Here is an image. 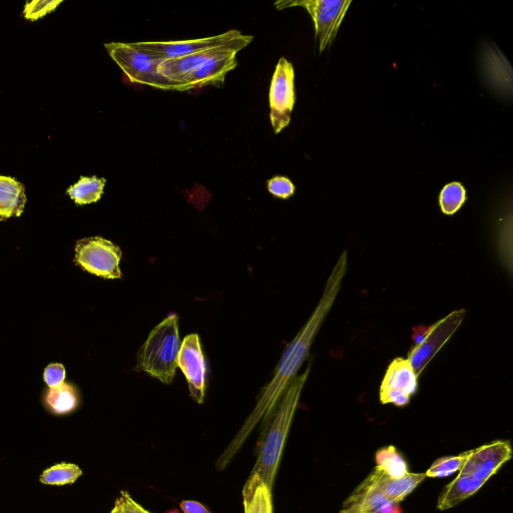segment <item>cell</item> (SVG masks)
I'll return each mask as SVG.
<instances>
[{
    "label": "cell",
    "mask_w": 513,
    "mask_h": 513,
    "mask_svg": "<svg viewBox=\"0 0 513 513\" xmlns=\"http://www.w3.org/2000/svg\"><path fill=\"white\" fill-rule=\"evenodd\" d=\"M482 66L491 88L502 96L511 97L512 70L504 56L498 50L489 47L483 54Z\"/></svg>",
    "instance_id": "16"
},
{
    "label": "cell",
    "mask_w": 513,
    "mask_h": 513,
    "mask_svg": "<svg viewBox=\"0 0 513 513\" xmlns=\"http://www.w3.org/2000/svg\"><path fill=\"white\" fill-rule=\"evenodd\" d=\"M347 268L348 254L345 251L333 268L323 295L313 314L294 340L287 346L272 380L261 391L257 406L247 420L242 432H249L262 417L266 419L274 410L292 381L298 376L297 373L308 358L317 333L336 301Z\"/></svg>",
    "instance_id": "1"
},
{
    "label": "cell",
    "mask_w": 513,
    "mask_h": 513,
    "mask_svg": "<svg viewBox=\"0 0 513 513\" xmlns=\"http://www.w3.org/2000/svg\"><path fill=\"white\" fill-rule=\"evenodd\" d=\"M106 183V179L103 178L81 177L80 181L68 190V194L80 206L97 203L104 195Z\"/></svg>",
    "instance_id": "22"
},
{
    "label": "cell",
    "mask_w": 513,
    "mask_h": 513,
    "mask_svg": "<svg viewBox=\"0 0 513 513\" xmlns=\"http://www.w3.org/2000/svg\"><path fill=\"white\" fill-rule=\"evenodd\" d=\"M62 4L63 0H54V2H49V0H34V2L28 3L25 6L24 16L28 21L36 22L56 11Z\"/></svg>",
    "instance_id": "27"
},
{
    "label": "cell",
    "mask_w": 513,
    "mask_h": 513,
    "mask_svg": "<svg viewBox=\"0 0 513 513\" xmlns=\"http://www.w3.org/2000/svg\"><path fill=\"white\" fill-rule=\"evenodd\" d=\"M27 204L26 189L12 177L0 176V220L20 217Z\"/></svg>",
    "instance_id": "18"
},
{
    "label": "cell",
    "mask_w": 513,
    "mask_h": 513,
    "mask_svg": "<svg viewBox=\"0 0 513 513\" xmlns=\"http://www.w3.org/2000/svg\"><path fill=\"white\" fill-rule=\"evenodd\" d=\"M465 314L464 309L455 310L431 326L413 328L414 346L407 359L418 376L460 327Z\"/></svg>",
    "instance_id": "5"
},
{
    "label": "cell",
    "mask_w": 513,
    "mask_h": 513,
    "mask_svg": "<svg viewBox=\"0 0 513 513\" xmlns=\"http://www.w3.org/2000/svg\"><path fill=\"white\" fill-rule=\"evenodd\" d=\"M44 401L48 410L53 414L67 415L79 407L80 396L75 386L63 383L57 387L49 388Z\"/></svg>",
    "instance_id": "21"
},
{
    "label": "cell",
    "mask_w": 513,
    "mask_h": 513,
    "mask_svg": "<svg viewBox=\"0 0 513 513\" xmlns=\"http://www.w3.org/2000/svg\"><path fill=\"white\" fill-rule=\"evenodd\" d=\"M237 54L230 52L219 55L193 71L181 82L185 90L224 84L226 76L238 65Z\"/></svg>",
    "instance_id": "15"
},
{
    "label": "cell",
    "mask_w": 513,
    "mask_h": 513,
    "mask_svg": "<svg viewBox=\"0 0 513 513\" xmlns=\"http://www.w3.org/2000/svg\"><path fill=\"white\" fill-rule=\"evenodd\" d=\"M379 488L370 473L344 502L339 513H395L399 509Z\"/></svg>",
    "instance_id": "14"
},
{
    "label": "cell",
    "mask_w": 513,
    "mask_h": 513,
    "mask_svg": "<svg viewBox=\"0 0 513 513\" xmlns=\"http://www.w3.org/2000/svg\"><path fill=\"white\" fill-rule=\"evenodd\" d=\"M376 466L392 478H401L408 471V465L394 446L380 449L376 453Z\"/></svg>",
    "instance_id": "24"
},
{
    "label": "cell",
    "mask_w": 513,
    "mask_h": 513,
    "mask_svg": "<svg viewBox=\"0 0 513 513\" xmlns=\"http://www.w3.org/2000/svg\"><path fill=\"white\" fill-rule=\"evenodd\" d=\"M111 513H152L138 503L126 490L121 491V495L115 502Z\"/></svg>",
    "instance_id": "29"
},
{
    "label": "cell",
    "mask_w": 513,
    "mask_h": 513,
    "mask_svg": "<svg viewBox=\"0 0 513 513\" xmlns=\"http://www.w3.org/2000/svg\"><path fill=\"white\" fill-rule=\"evenodd\" d=\"M179 317L171 314L157 325L141 347L135 371L145 372L164 384L176 376L181 350Z\"/></svg>",
    "instance_id": "3"
},
{
    "label": "cell",
    "mask_w": 513,
    "mask_h": 513,
    "mask_svg": "<svg viewBox=\"0 0 513 513\" xmlns=\"http://www.w3.org/2000/svg\"><path fill=\"white\" fill-rule=\"evenodd\" d=\"M351 4V0H303V2H282L275 7L277 10L293 7L305 9L313 20L319 51L322 54L336 39Z\"/></svg>",
    "instance_id": "6"
},
{
    "label": "cell",
    "mask_w": 513,
    "mask_h": 513,
    "mask_svg": "<svg viewBox=\"0 0 513 513\" xmlns=\"http://www.w3.org/2000/svg\"><path fill=\"white\" fill-rule=\"evenodd\" d=\"M470 450L456 456H446L437 459L425 473L427 477L439 478L460 472L465 464Z\"/></svg>",
    "instance_id": "26"
},
{
    "label": "cell",
    "mask_w": 513,
    "mask_h": 513,
    "mask_svg": "<svg viewBox=\"0 0 513 513\" xmlns=\"http://www.w3.org/2000/svg\"><path fill=\"white\" fill-rule=\"evenodd\" d=\"M178 367L187 379L191 397L197 403L203 404L206 395L207 366L198 334L188 335L183 340Z\"/></svg>",
    "instance_id": "11"
},
{
    "label": "cell",
    "mask_w": 513,
    "mask_h": 513,
    "mask_svg": "<svg viewBox=\"0 0 513 513\" xmlns=\"http://www.w3.org/2000/svg\"><path fill=\"white\" fill-rule=\"evenodd\" d=\"M311 364L298 375L285 391L280 401L265 419L269 420L260 453L252 473L258 474L272 490L286 440L299 405L301 394L308 380Z\"/></svg>",
    "instance_id": "2"
},
{
    "label": "cell",
    "mask_w": 513,
    "mask_h": 513,
    "mask_svg": "<svg viewBox=\"0 0 513 513\" xmlns=\"http://www.w3.org/2000/svg\"><path fill=\"white\" fill-rule=\"evenodd\" d=\"M466 199L464 187L460 183H450L440 193L439 206L443 214L451 216L461 209Z\"/></svg>",
    "instance_id": "25"
},
{
    "label": "cell",
    "mask_w": 513,
    "mask_h": 513,
    "mask_svg": "<svg viewBox=\"0 0 513 513\" xmlns=\"http://www.w3.org/2000/svg\"><path fill=\"white\" fill-rule=\"evenodd\" d=\"M267 189L271 195L279 199H289L295 194L294 184L286 177L277 176L267 182Z\"/></svg>",
    "instance_id": "28"
},
{
    "label": "cell",
    "mask_w": 513,
    "mask_h": 513,
    "mask_svg": "<svg viewBox=\"0 0 513 513\" xmlns=\"http://www.w3.org/2000/svg\"><path fill=\"white\" fill-rule=\"evenodd\" d=\"M66 369L62 364H51L45 371V381L50 388L65 383Z\"/></svg>",
    "instance_id": "30"
},
{
    "label": "cell",
    "mask_w": 513,
    "mask_h": 513,
    "mask_svg": "<svg viewBox=\"0 0 513 513\" xmlns=\"http://www.w3.org/2000/svg\"><path fill=\"white\" fill-rule=\"evenodd\" d=\"M371 473L382 492L396 504H399L427 477L425 473H407L401 478H392L377 466Z\"/></svg>",
    "instance_id": "17"
},
{
    "label": "cell",
    "mask_w": 513,
    "mask_h": 513,
    "mask_svg": "<svg viewBox=\"0 0 513 513\" xmlns=\"http://www.w3.org/2000/svg\"><path fill=\"white\" fill-rule=\"evenodd\" d=\"M253 39L254 38L252 36L241 35L233 42L224 46L203 51L180 59L163 61L158 67V72L164 78L172 82L182 84L181 82L185 77H187L189 74L211 59L225 53H239L248 47L252 43Z\"/></svg>",
    "instance_id": "12"
},
{
    "label": "cell",
    "mask_w": 513,
    "mask_h": 513,
    "mask_svg": "<svg viewBox=\"0 0 513 513\" xmlns=\"http://www.w3.org/2000/svg\"><path fill=\"white\" fill-rule=\"evenodd\" d=\"M122 250L102 237L86 238L77 243L76 262L85 271L105 279L123 277L120 263Z\"/></svg>",
    "instance_id": "7"
},
{
    "label": "cell",
    "mask_w": 513,
    "mask_h": 513,
    "mask_svg": "<svg viewBox=\"0 0 513 513\" xmlns=\"http://www.w3.org/2000/svg\"><path fill=\"white\" fill-rule=\"evenodd\" d=\"M180 507L184 513H211L203 503L195 500H184Z\"/></svg>",
    "instance_id": "31"
},
{
    "label": "cell",
    "mask_w": 513,
    "mask_h": 513,
    "mask_svg": "<svg viewBox=\"0 0 513 513\" xmlns=\"http://www.w3.org/2000/svg\"><path fill=\"white\" fill-rule=\"evenodd\" d=\"M245 513H274L272 490L256 473H251L243 489Z\"/></svg>",
    "instance_id": "19"
},
{
    "label": "cell",
    "mask_w": 513,
    "mask_h": 513,
    "mask_svg": "<svg viewBox=\"0 0 513 513\" xmlns=\"http://www.w3.org/2000/svg\"><path fill=\"white\" fill-rule=\"evenodd\" d=\"M419 388V376L407 358L397 357L388 366L380 386L382 404L407 406Z\"/></svg>",
    "instance_id": "9"
},
{
    "label": "cell",
    "mask_w": 513,
    "mask_h": 513,
    "mask_svg": "<svg viewBox=\"0 0 513 513\" xmlns=\"http://www.w3.org/2000/svg\"><path fill=\"white\" fill-rule=\"evenodd\" d=\"M243 35L239 31H230L225 34L179 42H141L131 43L136 49L160 61L175 60L188 57L203 51L215 49L229 44Z\"/></svg>",
    "instance_id": "10"
},
{
    "label": "cell",
    "mask_w": 513,
    "mask_h": 513,
    "mask_svg": "<svg viewBox=\"0 0 513 513\" xmlns=\"http://www.w3.org/2000/svg\"><path fill=\"white\" fill-rule=\"evenodd\" d=\"M105 48L131 82L163 91H186L182 84L159 74L158 67L162 61L136 49L131 43H111Z\"/></svg>",
    "instance_id": "4"
},
{
    "label": "cell",
    "mask_w": 513,
    "mask_h": 513,
    "mask_svg": "<svg viewBox=\"0 0 513 513\" xmlns=\"http://www.w3.org/2000/svg\"><path fill=\"white\" fill-rule=\"evenodd\" d=\"M511 457L512 449L508 441H494L471 449L459 473L485 483L496 474L500 467L510 460Z\"/></svg>",
    "instance_id": "13"
},
{
    "label": "cell",
    "mask_w": 513,
    "mask_h": 513,
    "mask_svg": "<svg viewBox=\"0 0 513 513\" xmlns=\"http://www.w3.org/2000/svg\"><path fill=\"white\" fill-rule=\"evenodd\" d=\"M485 483L468 475L458 473L439 496L437 507L440 510L450 509L475 494Z\"/></svg>",
    "instance_id": "20"
},
{
    "label": "cell",
    "mask_w": 513,
    "mask_h": 513,
    "mask_svg": "<svg viewBox=\"0 0 513 513\" xmlns=\"http://www.w3.org/2000/svg\"><path fill=\"white\" fill-rule=\"evenodd\" d=\"M83 476V470L75 463H59L45 470L40 481L46 485L64 486L74 484Z\"/></svg>",
    "instance_id": "23"
},
{
    "label": "cell",
    "mask_w": 513,
    "mask_h": 513,
    "mask_svg": "<svg viewBox=\"0 0 513 513\" xmlns=\"http://www.w3.org/2000/svg\"><path fill=\"white\" fill-rule=\"evenodd\" d=\"M269 101L270 120L277 135L289 126L296 103L295 71L293 65L285 58H281L276 66Z\"/></svg>",
    "instance_id": "8"
}]
</instances>
